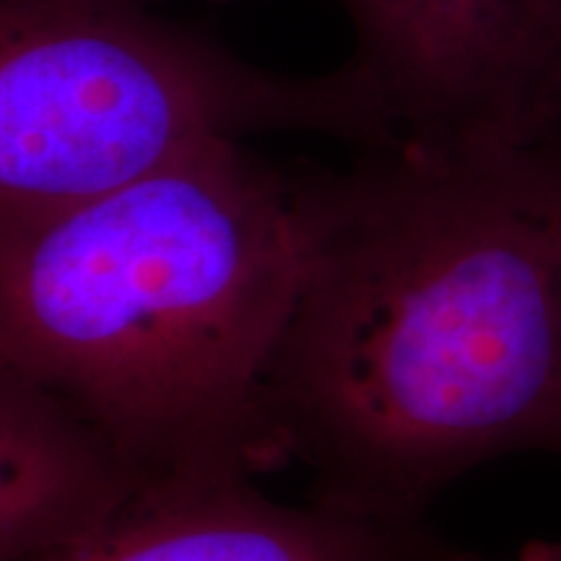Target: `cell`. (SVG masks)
Masks as SVG:
<instances>
[{
	"instance_id": "8992f818",
	"label": "cell",
	"mask_w": 561,
	"mask_h": 561,
	"mask_svg": "<svg viewBox=\"0 0 561 561\" xmlns=\"http://www.w3.org/2000/svg\"><path fill=\"white\" fill-rule=\"evenodd\" d=\"M140 489L68 405L0 354V561L81 536Z\"/></svg>"
},
{
	"instance_id": "6da1fadb",
	"label": "cell",
	"mask_w": 561,
	"mask_h": 561,
	"mask_svg": "<svg viewBox=\"0 0 561 561\" xmlns=\"http://www.w3.org/2000/svg\"><path fill=\"white\" fill-rule=\"evenodd\" d=\"M297 187L305 268L268 403L312 502L421 523L483 462L561 455V138L362 149Z\"/></svg>"
},
{
	"instance_id": "3957f363",
	"label": "cell",
	"mask_w": 561,
	"mask_h": 561,
	"mask_svg": "<svg viewBox=\"0 0 561 561\" xmlns=\"http://www.w3.org/2000/svg\"><path fill=\"white\" fill-rule=\"evenodd\" d=\"M278 130L390 144L346 66L265 70L138 0H0V221Z\"/></svg>"
},
{
	"instance_id": "277c9868",
	"label": "cell",
	"mask_w": 561,
	"mask_h": 561,
	"mask_svg": "<svg viewBox=\"0 0 561 561\" xmlns=\"http://www.w3.org/2000/svg\"><path fill=\"white\" fill-rule=\"evenodd\" d=\"M339 3L354 30L343 66L396 144L517 151L561 138V0Z\"/></svg>"
},
{
	"instance_id": "7a4b0ae2",
	"label": "cell",
	"mask_w": 561,
	"mask_h": 561,
	"mask_svg": "<svg viewBox=\"0 0 561 561\" xmlns=\"http://www.w3.org/2000/svg\"><path fill=\"white\" fill-rule=\"evenodd\" d=\"M305 268L297 174L216 140L0 221V354L149 486L286 466L268 377Z\"/></svg>"
},
{
	"instance_id": "5b68a950",
	"label": "cell",
	"mask_w": 561,
	"mask_h": 561,
	"mask_svg": "<svg viewBox=\"0 0 561 561\" xmlns=\"http://www.w3.org/2000/svg\"><path fill=\"white\" fill-rule=\"evenodd\" d=\"M424 520L385 523L322 504L291 507L250 481L174 483L21 561H458Z\"/></svg>"
},
{
	"instance_id": "52a82bcc",
	"label": "cell",
	"mask_w": 561,
	"mask_h": 561,
	"mask_svg": "<svg viewBox=\"0 0 561 561\" xmlns=\"http://www.w3.org/2000/svg\"><path fill=\"white\" fill-rule=\"evenodd\" d=\"M138 3H149V0H138Z\"/></svg>"
}]
</instances>
